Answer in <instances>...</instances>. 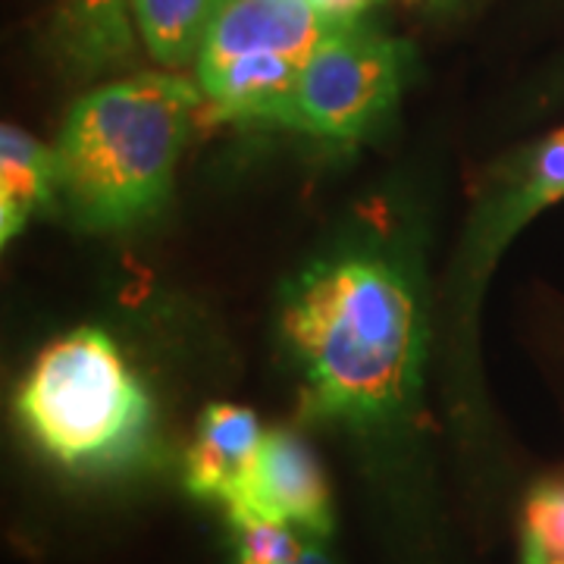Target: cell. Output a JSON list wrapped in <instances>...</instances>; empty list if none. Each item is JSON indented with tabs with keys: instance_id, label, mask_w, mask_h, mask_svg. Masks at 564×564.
I'll list each match as a JSON object with an SVG mask.
<instances>
[{
	"instance_id": "obj_6",
	"label": "cell",
	"mask_w": 564,
	"mask_h": 564,
	"mask_svg": "<svg viewBox=\"0 0 564 564\" xmlns=\"http://www.w3.org/2000/svg\"><path fill=\"white\" fill-rule=\"evenodd\" d=\"M223 502L229 518H267L307 536H326L333 530L329 486L321 462L289 430L263 433L254 462Z\"/></svg>"
},
{
	"instance_id": "obj_8",
	"label": "cell",
	"mask_w": 564,
	"mask_h": 564,
	"mask_svg": "<svg viewBox=\"0 0 564 564\" xmlns=\"http://www.w3.org/2000/svg\"><path fill=\"white\" fill-rule=\"evenodd\" d=\"M57 185V154L20 126L0 129V239L20 236L29 217L51 202Z\"/></svg>"
},
{
	"instance_id": "obj_7",
	"label": "cell",
	"mask_w": 564,
	"mask_h": 564,
	"mask_svg": "<svg viewBox=\"0 0 564 564\" xmlns=\"http://www.w3.org/2000/svg\"><path fill=\"white\" fill-rule=\"evenodd\" d=\"M261 443L263 430L254 411L242 404H210L188 452L185 484L195 496L223 502L251 467Z\"/></svg>"
},
{
	"instance_id": "obj_4",
	"label": "cell",
	"mask_w": 564,
	"mask_h": 564,
	"mask_svg": "<svg viewBox=\"0 0 564 564\" xmlns=\"http://www.w3.org/2000/svg\"><path fill=\"white\" fill-rule=\"evenodd\" d=\"M333 29L311 0H226L195 61L204 101L220 120L276 122Z\"/></svg>"
},
{
	"instance_id": "obj_3",
	"label": "cell",
	"mask_w": 564,
	"mask_h": 564,
	"mask_svg": "<svg viewBox=\"0 0 564 564\" xmlns=\"http://www.w3.org/2000/svg\"><path fill=\"white\" fill-rule=\"evenodd\" d=\"M17 408L32 436L76 470L129 462L151 426L144 386L117 343L91 326L41 351Z\"/></svg>"
},
{
	"instance_id": "obj_16",
	"label": "cell",
	"mask_w": 564,
	"mask_h": 564,
	"mask_svg": "<svg viewBox=\"0 0 564 564\" xmlns=\"http://www.w3.org/2000/svg\"><path fill=\"white\" fill-rule=\"evenodd\" d=\"M524 564H564V555H545L540 549L524 543Z\"/></svg>"
},
{
	"instance_id": "obj_13",
	"label": "cell",
	"mask_w": 564,
	"mask_h": 564,
	"mask_svg": "<svg viewBox=\"0 0 564 564\" xmlns=\"http://www.w3.org/2000/svg\"><path fill=\"white\" fill-rule=\"evenodd\" d=\"M524 543L545 555H564V477L545 480L530 492Z\"/></svg>"
},
{
	"instance_id": "obj_1",
	"label": "cell",
	"mask_w": 564,
	"mask_h": 564,
	"mask_svg": "<svg viewBox=\"0 0 564 564\" xmlns=\"http://www.w3.org/2000/svg\"><path fill=\"white\" fill-rule=\"evenodd\" d=\"M282 323L311 408L323 417L383 423L411 399L421 367V311L392 263L339 258L307 270Z\"/></svg>"
},
{
	"instance_id": "obj_2",
	"label": "cell",
	"mask_w": 564,
	"mask_h": 564,
	"mask_svg": "<svg viewBox=\"0 0 564 564\" xmlns=\"http://www.w3.org/2000/svg\"><path fill=\"white\" fill-rule=\"evenodd\" d=\"M202 98L198 82L139 73L73 104L54 154L76 217L122 229L161 210Z\"/></svg>"
},
{
	"instance_id": "obj_9",
	"label": "cell",
	"mask_w": 564,
	"mask_h": 564,
	"mask_svg": "<svg viewBox=\"0 0 564 564\" xmlns=\"http://www.w3.org/2000/svg\"><path fill=\"white\" fill-rule=\"evenodd\" d=\"M129 10L148 54L176 69L198 61L217 0H129Z\"/></svg>"
},
{
	"instance_id": "obj_15",
	"label": "cell",
	"mask_w": 564,
	"mask_h": 564,
	"mask_svg": "<svg viewBox=\"0 0 564 564\" xmlns=\"http://www.w3.org/2000/svg\"><path fill=\"white\" fill-rule=\"evenodd\" d=\"M285 564H333V558L323 552L321 545L314 543V536H307V543L302 545V552H299L292 562H285Z\"/></svg>"
},
{
	"instance_id": "obj_11",
	"label": "cell",
	"mask_w": 564,
	"mask_h": 564,
	"mask_svg": "<svg viewBox=\"0 0 564 564\" xmlns=\"http://www.w3.org/2000/svg\"><path fill=\"white\" fill-rule=\"evenodd\" d=\"M229 521L236 527L239 564H285L307 543V533L280 521H267V518H229Z\"/></svg>"
},
{
	"instance_id": "obj_14",
	"label": "cell",
	"mask_w": 564,
	"mask_h": 564,
	"mask_svg": "<svg viewBox=\"0 0 564 564\" xmlns=\"http://www.w3.org/2000/svg\"><path fill=\"white\" fill-rule=\"evenodd\" d=\"M333 25H351L358 22L377 3V0H311Z\"/></svg>"
},
{
	"instance_id": "obj_17",
	"label": "cell",
	"mask_w": 564,
	"mask_h": 564,
	"mask_svg": "<svg viewBox=\"0 0 564 564\" xmlns=\"http://www.w3.org/2000/svg\"><path fill=\"white\" fill-rule=\"evenodd\" d=\"M223 3H226V0H217V10H220V7H223Z\"/></svg>"
},
{
	"instance_id": "obj_12",
	"label": "cell",
	"mask_w": 564,
	"mask_h": 564,
	"mask_svg": "<svg viewBox=\"0 0 564 564\" xmlns=\"http://www.w3.org/2000/svg\"><path fill=\"white\" fill-rule=\"evenodd\" d=\"M558 198H564V129H558L536 151V161L530 163V176L521 188V198L511 210V223L524 220Z\"/></svg>"
},
{
	"instance_id": "obj_10",
	"label": "cell",
	"mask_w": 564,
	"mask_h": 564,
	"mask_svg": "<svg viewBox=\"0 0 564 564\" xmlns=\"http://www.w3.org/2000/svg\"><path fill=\"white\" fill-rule=\"evenodd\" d=\"M63 41L88 69L117 63L132 51L129 0H57Z\"/></svg>"
},
{
	"instance_id": "obj_5",
	"label": "cell",
	"mask_w": 564,
	"mask_h": 564,
	"mask_svg": "<svg viewBox=\"0 0 564 564\" xmlns=\"http://www.w3.org/2000/svg\"><path fill=\"white\" fill-rule=\"evenodd\" d=\"M408 51L358 22L336 25L304 63L280 126L329 141L361 139L392 107L404 82Z\"/></svg>"
}]
</instances>
